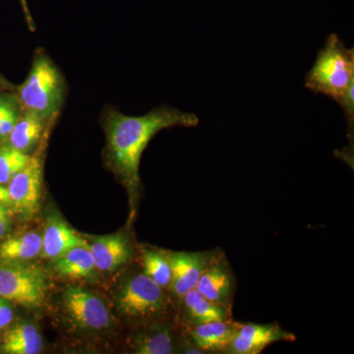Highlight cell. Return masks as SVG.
Returning <instances> with one entry per match:
<instances>
[{
  "label": "cell",
  "mask_w": 354,
  "mask_h": 354,
  "mask_svg": "<svg viewBox=\"0 0 354 354\" xmlns=\"http://www.w3.org/2000/svg\"><path fill=\"white\" fill-rule=\"evenodd\" d=\"M64 83L55 64L44 53L36 55L29 75L19 88L20 104L46 121L64 101Z\"/></svg>",
  "instance_id": "3957f363"
},
{
  "label": "cell",
  "mask_w": 354,
  "mask_h": 354,
  "mask_svg": "<svg viewBox=\"0 0 354 354\" xmlns=\"http://www.w3.org/2000/svg\"><path fill=\"white\" fill-rule=\"evenodd\" d=\"M41 256L55 260L67 251L79 246H87L88 242L76 234L68 223L59 216H48L44 227Z\"/></svg>",
  "instance_id": "5bb4252c"
},
{
  "label": "cell",
  "mask_w": 354,
  "mask_h": 354,
  "mask_svg": "<svg viewBox=\"0 0 354 354\" xmlns=\"http://www.w3.org/2000/svg\"><path fill=\"white\" fill-rule=\"evenodd\" d=\"M0 341H1V339H0Z\"/></svg>",
  "instance_id": "83f0119b"
},
{
  "label": "cell",
  "mask_w": 354,
  "mask_h": 354,
  "mask_svg": "<svg viewBox=\"0 0 354 354\" xmlns=\"http://www.w3.org/2000/svg\"><path fill=\"white\" fill-rule=\"evenodd\" d=\"M19 104L20 102H18L17 104L9 109L8 113L0 121V141L9 138V135L12 132L13 128L19 118Z\"/></svg>",
  "instance_id": "7402d4cb"
},
{
  "label": "cell",
  "mask_w": 354,
  "mask_h": 354,
  "mask_svg": "<svg viewBox=\"0 0 354 354\" xmlns=\"http://www.w3.org/2000/svg\"><path fill=\"white\" fill-rule=\"evenodd\" d=\"M43 346V337L36 326L23 322L6 330L2 351L8 354H38Z\"/></svg>",
  "instance_id": "e0dca14e"
},
{
  "label": "cell",
  "mask_w": 354,
  "mask_h": 354,
  "mask_svg": "<svg viewBox=\"0 0 354 354\" xmlns=\"http://www.w3.org/2000/svg\"><path fill=\"white\" fill-rule=\"evenodd\" d=\"M43 184V165L39 153L9 181L11 206L26 218L34 216L39 208Z\"/></svg>",
  "instance_id": "ba28073f"
},
{
  "label": "cell",
  "mask_w": 354,
  "mask_h": 354,
  "mask_svg": "<svg viewBox=\"0 0 354 354\" xmlns=\"http://www.w3.org/2000/svg\"><path fill=\"white\" fill-rule=\"evenodd\" d=\"M130 339V348L137 354H174L181 353L185 339L177 335L174 324L164 319L144 322Z\"/></svg>",
  "instance_id": "9c48e42d"
},
{
  "label": "cell",
  "mask_w": 354,
  "mask_h": 354,
  "mask_svg": "<svg viewBox=\"0 0 354 354\" xmlns=\"http://www.w3.org/2000/svg\"><path fill=\"white\" fill-rule=\"evenodd\" d=\"M18 102H20L19 100L15 95L8 94L0 95V121L8 113L9 109L15 106V104H17Z\"/></svg>",
  "instance_id": "cb8c5ba5"
},
{
  "label": "cell",
  "mask_w": 354,
  "mask_h": 354,
  "mask_svg": "<svg viewBox=\"0 0 354 354\" xmlns=\"http://www.w3.org/2000/svg\"><path fill=\"white\" fill-rule=\"evenodd\" d=\"M196 290L214 304L232 311L236 279L221 249H215V253L198 281Z\"/></svg>",
  "instance_id": "52a82bcc"
},
{
  "label": "cell",
  "mask_w": 354,
  "mask_h": 354,
  "mask_svg": "<svg viewBox=\"0 0 354 354\" xmlns=\"http://www.w3.org/2000/svg\"><path fill=\"white\" fill-rule=\"evenodd\" d=\"M297 339V335L283 329L279 323H241L225 354H260L276 342Z\"/></svg>",
  "instance_id": "30bf717a"
},
{
  "label": "cell",
  "mask_w": 354,
  "mask_h": 354,
  "mask_svg": "<svg viewBox=\"0 0 354 354\" xmlns=\"http://www.w3.org/2000/svg\"><path fill=\"white\" fill-rule=\"evenodd\" d=\"M62 305L71 322L80 329L102 330L111 326L108 307L90 291L70 286L62 295Z\"/></svg>",
  "instance_id": "8992f818"
},
{
  "label": "cell",
  "mask_w": 354,
  "mask_h": 354,
  "mask_svg": "<svg viewBox=\"0 0 354 354\" xmlns=\"http://www.w3.org/2000/svg\"><path fill=\"white\" fill-rule=\"evenodd\" d=\"M95 268L102 272L120 269L131 259L133 250L129 239L122 234L99 237L88 245Z\"/></svg>",
  "instance_id": "9a60e30c"
},
{
  "label": "cell",
  "mask_w": 354,
  "mask_h": 354,
  "mask_svg": "<svg viewBox=\"0 0 354 354\" xmlns=\"http://www.w3.org/2000/svg\"><path fill=\"white\" fill-rule=\"evenodd\" d=\"M13 320V310L8 301L0 297V329L7 327Z\"/></svg>",
  "instance_id": "603a6c76"
},
{
  "label": "cell",
  "mask_w": 354,
  "mask_h": 354,
  "mask_svg": "<svg viewBox=\"0 0 354 354\" xmlns=\"http://www.w3.org/2000/svg\"><path fill=\"white\" fill-rule=\"evenodd\" d=\"M199 122L196 114L165 104L142 116H128L116 111L106 113L104 127L109 160L132 199L138 196L141 185L139 167L142 153L155 135L169 128L196 127Z\"/></svg>",
  "instance_id": "6da1fadb"
},
{
  "label": "cell",
  "mask_w": 354,
  "mask_h": 354,
  "mask_svg": "<svg viewBox=\"0 0 354 354\" xmlns=\"http://www.w3.org/2000/svg\"><path fill=\"white\" fill-rule=\"evenodd\" d=\"M116 304L123 316L140 323L165 319L171 305L167 290L143 271L123 281L116 295Z\"/></svg>",
  "instance_id": "277c9868"
},
{
  "label": "cell",
  "mask_w": 354,
  "mask_h": 354,
  "mask_svg": "<svg viewBox=\"0 0 354 354\" xmlns=\"http://www.w3.org/2000/svg\"><path fill=\"white\" fill-rule=\"evenodd\" d=\"M10 227V216L6 205L0 203V239L6 236Z\"/></svg>",
  "instance_id": "d4e9b609"
},
{
  "label": "cell",
  "mask_w": 354,
  "mask_h": 354,
  "mask_svg": "<svg viewBox=\"0 0 354 354\" xmlns=\"http://www.w3.org/2000/svg\"><path fill=\"white\" fill-rule=\"evenodd\" d=\"M48 283L41 268L26 263H0V297L26 308L41 306Z\"/></svg>",
  "instance_id": "5b68a950"
},
{
  "label": "cell",
  "mask_w": 354,
  "mask_h": 354,
  "mask_svg": "<svg viewBox=\"0 0 354 354\" xmlns=\"http://www.w3.org/2000/svg\"><path fill=\"white\" fill-rule=\"evenodd\" d=\"M142 271L160 288L169 291L171 267L165 250L143 248L141 251Z\"/></svg>",
  "instance_id": "ffe728a7"
},
{
  "label": "cell",
  "mask_w": 354,
  "mask_h": 354,
  "mask_svg": "<svg viewBox=\"0 0 354 354\" xmlns=\"http://www.w3.org/2000/svg\"><path fill=\"white\" fill-rule=\"evenodd\" d=\"M171 267L169 292L177 301L190 290L196 288L205 268L208 265L215 249L199 252H174L165 250Z\"/></svg>",
  "instance_id": "8fae6325"
},
{
  "label": "cell",
  "mask_w": 354,
  "mask_h": 354,
  "mask_svg": "<svg viewBox=\"0 0 354 354\" xmlns=\"http://www.w3.org/2000/svg\"><path fill=\"white\" fill-rule=\"evenodd\" d=\"M32 156L14 148L10 144L0 145V183L8 184L31 160Z\"/></svg>",
  "instance_id": "44dd1931"
},
{
  "label": "cell",
  "mask_w": 354,
  "mask_h": 354,
  "mask_svg": "<svg viewBox=\"0 0 354 354\" xmlns=\"http://www.w3.org/2000/svg\"><path fill=\"white\" fill-rule=\"evenodd\" d=\"M53 269L64 278L90 279L95 274V265L88 245L79 246L53 260Z\"/></svg>",
  "instance_id": "ac0fdd59"
},
{
  "label": "cell",
  "mask_w": 354,
  "mask_h": 354,
  "mask_svg": "<svg viewBox=\"0 0 354 354\" xmlns=\"http://www.w3.org/2000/svg\"><path fill=\"white\" fill-rule=\"evenodd\" d=\"M44 121L37 114L24 109L9 135V144L22 152L29 153L41 138Z\"/></svg>",
  "instance_id": "d6986e66"
},
{
  "label": "cell",
  "mask_w": 354,
  "mask_h": 354,
  "mask_svg": "<svg viewBox=\"0 0 354 354\" xmlns=\"http://www.w3.org/2000/svg\"><path fill=\"white\" fill-rule=\"evenodd\" d=\"M0 203L6 205L7 207L11 206V199L9 196L8 189L4 187L1 183H0Z\"/></svg>",
  "instance_id": "4316f807"
},
{
  "label": "cell",
  "mask_w": 354,
  "mask_h": 354,
  "mask_svg": "<svg viewBox=\"0 0 354 354\" xmlns=\"http://www.w3.org/2000/svg\"><path fill=\"white\" fill-rule=\"evenodd\" d=\"M353 85L354 50L346 48L337 34H330L305 76V88L341 104Z\"/></svg>",
  "instance_id": "7a4b0ae2"
},
{
  "label": "cell",
  "mask_w": 354,
  "mask_h": 354,
  "mask_svg": "<svg viewBox=\"0 0 354 354\" xmlns=\"http://www.w3.org/2000/svg\"><path fill=\"white\" fill-rule=\"evenodd\" d=\"M21 6H22L23 12H24L26 22H27L28 27L31 30L32 32L35 31L36 29V26H35L34 19H32L31 12H30L29 6H28L27 0H20Z\"/></svg>",
  "instance_id": "484cf974"
},
{
  "label": "cell",
  "mask_w": 354,
  "mask_h": 354,
  "mask_svg": "<svg viewBox=\"0 0 354 354\" xmlns=\"http://www.w3.org/2000/svg\"><path fill=\"white\" fill-rule=\"evenodd\" d=\"M178 304L181 312L179 320L183 328L232 318V311L207 299L196 288L186 293Z\"/></svg>",
  "instance_id": "4fadbf2b"
},
{
  "label": "cell",
  "mask_w": 354,
  "mask_h": 354,
  "mask_svg": "<svg viewBox=\"0 0 354 354\" xmlns=\"http://www.w3.org/2000/svg\"><path fill=\"white\" fill-rule=\"evenodd\" d=\"M43 237L37 232L9 237L0 244V262L26 263L41 253Z\"/></svg>",
  "instance_id": "2e32d148"
},
{
  "label": "cell",
  "mask_w": 354,
  "mask_h": 354,
  "mask_svg": "<svg viewBox=\"0 0 354 354\" xmlns=\"http://www.w3.org/2000/svg\"><path fill=\"white\" fill-rule=\"evenodd\" d=\"M241 323L232 318L183 328L184 339L205 354H225Z\"/></svg>",
  "instance_id": "7c38bea8"
}]
</instances>
